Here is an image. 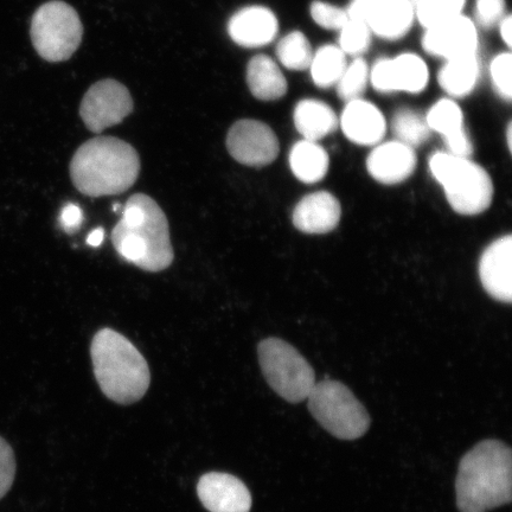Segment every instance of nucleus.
<instances>
[{
    "instance_id": "f257e3e1",
    "label": "nucleus",
    "mask_w": 512,
    "mask_h": 512,
    "mask_svg": "<svg viewBox=\"0 0 512 512\" xmlns=\"http://www.w3.org/2000/svg\"><path fill=\"white\" fill-rule=\"evenodd\" d=\"M112 242L123 258L146 272H162L174 262L168 217L152 197L128 198L123 219L114 227Z\"/></svg>"
},
{
    "instance_id": "f03ea898",
    "label": "nucleus",
    "mask_w": 512,
    "mask_h": 512,
    "mask_svg": "<svg viewBox=\"0 0 512 512\" xmlns=\"http://www.w3.org/2000/svg\"><path fill=\"white\" fill-rule=\"evenodd\" d=\"M512 452L499 440H484L460 460L456 480L460 512H488L512 498Z\"/></svg>"
},
{
    "instance_id": "7ed1b4c3",
    "label": "nucleus",
    "mask_w": 512,
    "mask_h": 512,
    "mask_svg": "<svg viewBox=\"0 0 512 512\" xmlns=\"http://www.w3.org/2000/svg\"><path fill=\"white\" fill-rule=\"evenodd\" d=\"M136 149L114 137H96L81 145L70 162V178L82 195L98 198L124 194L140 174Z\"/></svg>"
},
{
    "instance_id": "20e7f679",
    "label": "nucleus",
    "mask_w": 512,
    "mask_h": 512,
    "mask_svg": "<svg viewBox=\"0 0 512 512\" xmlns=\"http://www.w3.org/2000/svg\"><path fill=\"white\" fill-rule=\"evenodd\" d=\"M91 356L101 392L119 405L143 399L151 383L149 364L132 342L112 329L93 338Z\"/></svg>"
},
{
    "instance_id": "39448f33",
    "label": "nucleus",
    "mask_w": 512,
    "mask_h": 512,
    "mask_svg": "<svg viewBox=\"0 0 512 512\" xmlns=\"http://www.w3.org/2000/svg\"><path fill=\"white\" fill-rule=\"evenodd\" d=\"M432 175L443 185L448 203L456 213L473 216L488 210L494 184L482 166L469 158L437 152L430 159Z\"/></svg>"
},
{
    "instance_id": "423d86ee",
    "label": "nucleus",
    "mask_w": 512,
    "mask_h": 512,
    "mask_svg": "<svg viewBox=\"0 0 512 512\" xmlns=\"http://www.w3.org/2000/svg\"><path fill=\"white\" fill-rule=\"evenodd\" d=\"M306 400L313 418L337 439H360L369 430L371 420L367 409L341 382L316 383Z\"/></svg>"
},
{
    "instance_id": "0eeeda50",
    "label": "nucleus",
    "mask_w": 512,
    "mask_h": 512,
    "mask_svg": "<svg viewBox=\"0 0 512 512\" xmlns=\"http://www.w3.org/2000/svg\"><path fill=\"white\" fill-rule=\"evenodd\" d=\"M259 363L265 379L280 398L303 402L316 384L315 370L291 344L267 338L258 347Z\"/></svg>"
},
{
    "instance_id": "6e6552de",
    "label": "nucleus",
    "mask_w": 512,
    "mask_h": 512,
    "mask_svg": "<svg viewBox=\"0 0 512 512\" xmlns=\"http://www.w3.org/2000/svg\"><path fill=\"white\" fill-rule=\"evenodd\" d=\"M30 36L37 54L48 62H63L79 49L81 19L72 6L54 0L38 8L31 19Z\"/></svg>"
},
{
    "instance_id": "1a4fd4ad",
    "label": "nucleus",
    "mask_w": 512,
    "mask_h": 512,
    "mask_svg": "<svg viewBox=\"0 0 512 512\" xmlns=\"http://www.w3.org/2000/svg\"><path fill=\"white\" fill-rule=\"evenodd\" d=\"M133 111L128 89L115 80L96 82L83 96L80 115L89 131L101 133L118 125Z\"/></svg>"
},
{
    "instance_id": "9d476101",
    "label": "nucleus",
    "mask_w": 512,
    "mask_h": 512,
    "mask_svg": "<svg viewBox=\"0 0 512 512\" xmlns=\"http://www.w3.org/2000/svg\"><path fill=\"white\" fill-rule=\"evenodd\" d=\"M347 14L366 23L371 34L388 41L405 37L415 19L414 6L409 0H354Z\"/></svg>"
},
{
    "instance_id": "9b49d317",
    "label": "nucleus",
    "mask_w": 512,
    "mask_h": 512,
    "mask_svg": "<svg viewBox=\"0 0 512 512\" xmlns=\"http://www.w3.org/2000/svg\"><path fill=\"white\" fill-rule=\"evenodd\" d=\"M227 149L236 162L251 168H264L277 159L280 145L270 126L258 120L243 119L230 127Z\"/></svg>"
},
{
    "instance_id": "f8f14e48",
    "label": "nucleus",
    "mask_w": 512,
    "mask_h": 512,
    "mask_svg": "<svg viewBox=\"0 0 512 512\" xmlns=\"http://www.w3.org/2000/svg\"><path fill=\"white\" fill-rule=\"evenodd\" d=\"M428 80L430 70L426 62L411 53L401 54L395 59H381L370 69L371 86L383 94H419L425 91Z\"/></svg>"
},
{
    "instance_id": "ddd939ff",
    "label": "nucleus",
    "mask_w": 512,
    "mask_h": 512,
    "mask_svg": "<svg viewBox=\"0 0 512 512\" xmlns=\"http://www.w3.org/2000/svg\"><path fill=\"white\" fill-rule=\"evenodd\" d=\"M422 48L427 54L445 61L456 57L476 54L478 31L475 22L459 15L448 21L434 25L425 31Z\"/></svg>"
},
{
    "instance_id": "4468645a",
    "label": "nucleus",
    "mask_w": 512,
    "mask_h": 512,
    "mask_svg": "<svg viewBox=\"0 0 512 512\" xmlns=\"http://www.w3.org/2000/svg\"><path fill=\"white\" fill-rule=\"evenodd\" d=\"M197 494L209 512H249L252 495L245 483L229 473L210 472L202 476Z\"/></svg>"
},
{
    "instance_id": "2eb2a0df",
    "label": "nucleus",
    "mask_w": 512,
    "mask_h": 512,
    "mask_svg": "<svg viewBox=\"0 0 512 512\" xmlns=\"http://www.w3.org/2000/svg\"><path fill=\"white\" fill-rule=\"evenodd\" d=\"M512 236H502L485 249L479 261V278L489 296L502 303L512 300Z\"/></svg>"
},
{
    "instance_id": "dca6fc26",
    "label": "nucleus",
    "mask_w": 512,
    "mask_h": 512,
    "mask_svg": "<svg viewBox=\"0 0 512 512\" xmlns=\"http://www.w3.org/2000/svg\"><path fill=\"white\" fill-rule=\"evenodd\" d=\"M279 22L274 12L265 6H247L236 12L228 23L230 38L243 48L268 46L277 37Z\"/></svg>"
},
{
    "instance_id": "f3484780",
    "label": "nucleus",
    "mask_w": 512,
    "mask_h": 512,
    "mask_svg": "<svg viewBox=\"0 0 512 512\" xmlns=\"http://www.w3.org/2000/svg\"><path fill=\"white\" fill-rule=\"evenodd\" d=\"M416 163L415 150L394 140L377 144L367 159V169L376 182L395 185L405 182L414 174Z\"/></svg>"
},
{
    "instance_id": "a211bd4d",
    "label": "nucleus",
    "mask_w": 512,
    "mask_h": 512,
    "mask_svg": "<svg viewBox=\"0 0 512 512\" xmlns=\"http://www.w3.org/2000/svg\"><path fill=\"white\" fill-rule=\"evenodd\" d=\"M339 120L350 142L361 146L380 144L387 132L383 113L371 102L358 99L347 102Z\"/></svg>"
},
{
    "instance_id": "6ab92c4d",
    "label": "nucleus",
    "mask_w": 512,
    "mask_h": 512,
    "mask_svg": "<svg viewBox=\"0 0 512 512\" xmlns=\"http://www.w3.org/2000/svg\"><path fill=\"white\" fill-rule=\"evenodd\" d=\"M342 208L337 198L328 191L307 195L294 208L292 221L300 232L322 235L332 232L341 221Z\"/></svg>"
},
{
    "instance_id": "aec40b11",
    "label": "nucleus",
    "mask_w": 512,
    "mask_h": 512,
    "mask_svg": "<svg viewBox=\"0 0 512 512\" xmlns=\"http://www.w3.org/2000/svg\"><path fill=\"white\" fill-rule=\"evenodd\" d=\"M428 127L440 134L451 155L470 158L473 146L464 126L462 108L452 99H441L425 115Z\"/></svg>"
},
{
    "instance_id": "412c9836",
    "label": "nucleus",
    "mask_w": 512,
    "mask_h": 512,
    "mask_svg": "<svg viewBox=\"0 0 512 512\" xmlns=\"http://www.w3.org/2000/svg\"><path fill=\"white\" fill-rule=\"evenodd\" d=\"M294 126L305 140L318 143L337 130L339 120L334 110L317 99L299 101L293 112Z\"/></svg>"
},
{
    "instance_id": "4be33fe9",
    "label": "nucleus",
    "mask_w": 512,
    "mask_h": 512,
    "mask_svg": "<svg viewBox=\"0 0 512 512\" xmlns=\"http://www.w3.org/2000/svg\"><path fill=\"white\" fill-rule=\"evenodd\" d=\"M247 83L254 98L277 101L287 93V80L278 63L267 55H256L248 63Z\"/></svg>"
},
{
    "instance_id": "5701e85b",
    "label": "nucleus",
    "mask_w": 512,
    "mask_h": 512,
    "mask_svg": "<svg viewBox=\"0 0 512 512\" xmlns=\"http://www.w3.org/2000/svg\"><path fill=\"white\" fill-rule=\"evenodd\" d=\"M479 78L480 64L477 53L446 61L438 75L440 87L451 98H464L470 95L475 91Z\"/></svg>"
},
{
    "instance_id": "b1692460",
    "label": "nucleus",
    "mask_w": 512,
    "mask_h": 512,
    "mask_svg": "<svg viewBox=\"0 0 512 512\" xmlns=\"http://www.w3.org/2000/svg\"><path fill=\"white\" fill-rule=\"evenodd\" d=\"M330 158L318 143L300 140L290 152L293 175L305 184L318 183L328 174Z\"/></svg>"
},
{
    "instance_id": "393cba45",
    "label": "nucleus",
    "mask_w": 512,
    "mask_h": 512,
    "mask_svg": "<svg viewBox=\"0 0 512 512\" xmlns=\"http://www.w3.org/2000/svg\"><path fill=\"white\" fill-rule=\"evenodd\" d=\"M347 66V55L339 47L324 46L313 54L309 69L317 87L330 88L337 85Z\"/></svg>"
},
{
    "instance_id": "a878e982",
    "label": "nucleus",
    "mask_w": 512,
    "mask_h": 512,
    "mask_svg": "<svg viewBox=\"0 0 512 512\" xmlns=\"http://www.w3.org/2000/svg\"><path fill=\"white\" fill-rule=\"evenodd\" d=\"M392 131L398 142L412 147L413 150L424 145L432 136L426 117L409 108H401L394 114Z\"/></svg>"
},
{
    "instance_id": "bb28decb",
    "label": "nucleus",
    "mask_w": 512,
    "mask_h": 512,
    "mask_svg": "<svg viewBox=\"0 0 512 512\" xmlns=\"http://www.w3.org/2000/svg\"><path fill=\"white\" fill-rule=\"evenodd\" d=\"M313 50L309 38L302 31H292L281 38L277 46V57L283 66L288 70L309 69Z\"/></svg>"
},
{
    "instance_id": "cd10ccee",
    "label": "nucleus",
    "mask_w": 512,
    "mask_h": 512,
    "mask_svg": "<svg viewBox=\"0 0 512 512\" xmlns=\"http://www.w3.org/2000/svg\"><path fill=\"white\" fill-rule=\"evenodd\" d=\"M466 0H414L415 18L425 29L463 15Z\"/></svg>"
},
{
    "instance_id": "c85d7f7f",
    "label": "nucleus",
    "mask_w": 512,
    "mask_h": 512,
    "mask_svg": "<svg viewBox=\"0 0 512 512\" xmlns=\"http://www.w3.org/2000/svg\"><path fill=\"white\" fill-rule=\"evenodd\" d=\"M370 68L362 57H355V60L345 68L341 79L338 80L336 88L339 98L345 102L362 99L370 82Z\"/></svg>"
},
{
    "instance_id": "c756f323",
    "label": "nucleus",
    "mask_w": 512,
    "mask_h": 512,
    "mask_svg": "<svg viewBox=\"0 0 512 512\" xmlns=\"http://www.w3.org/2000/svg\"><path fill=\"white\" fill-rule=\"evenodd\" d=\"M371 34L368 25L358 19H348L347 24L339 30V49L345 55L361 57L369 49Z\"/></svg>"
},
{
    "instance_id": "7c9ffc66",
    "label": "nucleus",
    "mask_w": 512,
    "mask_h": 512,
    "mask_svg": "<svg viewBox=\"0 0 512 512\" xmlns=\"http://www.w3.org/2000/svg\"><path fill=\"white\" fill-rule=\"evenodd\" d=\"M512 56L510 53L498 54L490 64V76L495 91L503 100L512 98L511 82Z\"/></svg>"
},
{
    "instance_id": "2f4dec72",
    "label": "nucleus",
    "mask_w": 512,
    "mask_h": 512,
    "mask_svg": "<svg viewBox=\"0 0 512 512\" xmlns=\"http://www.w3.org/2000/svg\"><path fill=\"white\" fill-rule=\"evenodd\" d=\"M310 14L313 22L326 30L339 31L347 24L349 19L347 10L338 8L336 5L320 2V0L312 2Z\"/></svg>"
},
{
    "instance_id": "473e14b6",
    "label": "nucleus",
    "mask_w": 512,
    "mask_h": 512,
    "mask_svg": "<svg viewBox=\"0 0 512 512\" xmlns=\"http://www.w3.org/2000/svg\"><path fill=\"white\" fill-rule=\"evenodd\" d=\"M16 457L11 445L0 437V499L11 490L16 478Z\"/></svg>"
},
{
    "instance_id": "72a5a7b5",
    "label": "nucleus",
    "mask_w": 512,
    "mask_h": 512,
    "mask_svg": "<svg viewBox=\"0 0 512 512\" xmlns=\"http://www.w3.org/2000/svg\"><path fill=\"white\" fill-rule=\"evenodd\" d=\"M505 10V0H476V23L480 28L491 29L505 17Z\"/></svg>"
},
{
    "instance_id": "f704fd0d",
    "label": "nucleus",
    "mask_w": 512,
    "mask_h": 512,
    "mask_svg": "<svg viewBox=\"0 0 512 512\" xmlns=\"http://www.w3.org/2000/svg\"><path fill=\"white\" fill-rule=\"evenodd\" d=\"M60 221L62 228L66 230L68 234L78 232L83 221L82 210L79 206H76V204L69 203L62 210Z\"/></svg>"
},
{
    "instance_id": "c9c22d12",
    "label": "nucleus",
    "mask_w": 512,
    "mask_h": 512,
    "mask_svg": "<svg viewBox=\"0 0 512 512\" xmlns=\"http://www.w3.org/2000/svg\"><path fill=\"white\" fill-rule=\"evenodd\" d=\"M499 34L508 48L512 46V17L505 15L501 22H499Z\"/></svg>"
},
{
    "instance_id": "e433bc0d",
    "label": "nucleus",
    "mask_w": 512,
    "mask_h": 512,
    "mask_svg": "<svg viewBox=\"0 0 512 512\" xmlns=\"http://www.w3.org/2000/svg\"><path fill=\"white\" fill-rule=\"evenodd\" d=\"M104 239H105L104 229L99 228V229L93 230V232L91 234H89L87 243L89 246L99 247L101 245L102 241H104Z\"/></svg>"
},
{
    "instance_id": "4c0bfd02",
    "label": "nucleus",
    "mask_w": 512,
    "mask_h": 512,
    "mask_svg": "<svg viewBox=\"0 0 512 512\" xmlns=\"http://www.w3.org/2000/svg\"><path fill=\"white\" fill-rule=\"evenodd\" d=\"M507 144L509 147V150H512V125L509 123L507 128Z\"/></svg>"
}]
</instances>
